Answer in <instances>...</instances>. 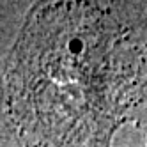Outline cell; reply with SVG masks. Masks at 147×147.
<instances>
[{
	"mask_svg": "<svg viewBox=\"0 0 147 147\" xmlns=\"http://www.w3.org/2000/svg\"><path fill=\"white\" fill-rule=\"evenodd\" d=\"M124 90L121 32L101 4L53 0L30 14L4 87L27 147H107Z\"/></svg>",
	"mask_w": 147,
	"mask_h": 147,
	"instance_id": "cell-1",
	"label": "cell"
}]
</instances>
